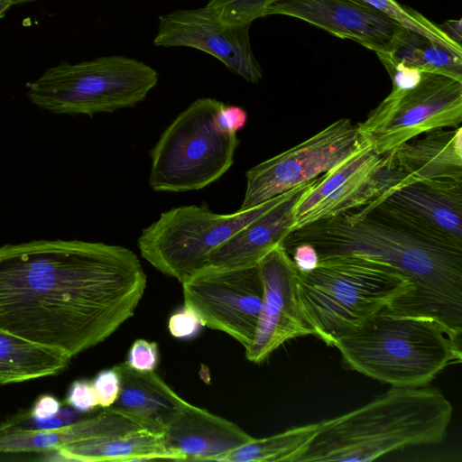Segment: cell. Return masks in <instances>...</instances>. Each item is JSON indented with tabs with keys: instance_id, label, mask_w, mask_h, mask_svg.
<instances>
[{
	"instance_id": "1",
	"label": "cell",
	"mask_w": 462,
	"mask_h": 462,
	"mask_svg": "<svg viewBox=\"0 0 462 462\" xmlns=\"http://www.w3.org/2000/svg\"><path fill=\"white\" fill-rule=\"evenodd\" d=\"M146 274L130 249L36 240L0 247V330L71 358L106 340L143 298Z\"/></svg>"
},
{
	"instance_id": "2",
	"label": "cell",
	"mask_w": 462,
	"mask_h": 462,
	"mask_svg": "<svg viewBox=\"0 0 462 462\" xmlns=\"http://www.w3.org/2000/svg\"><path fill=\"white\" fill-rule=\"evenodd\" d=\"M300 243L312 245L319 259L358 255L393 266L411 287L385 309L431 319L461 342L462 241L374 199L290 232L282 246L287 251Z\"/></svg>"
},
{
	"instance_id": "3",
	"label": "cell",
	"mask_w": 462,
	"mask_h": 462,
	"mask_svg": "<svg viewBox=\"0 0 462 462\" xmlns=\"http://www.w3.org/2000/svg\"><path fill=\"white\" fill-rule=\"evenodd\" d=\"M452 411L437 388L391 386L367 404L319 422L297 462H366L410 446L438 444Z\"/></svg>"
},
{
	"instance_id": "4",
	"label": "cell",
	"mask_w": 462,
	"mask_h": 462,
	"mask_svg": "<svg viewBox=\"0 0 462 462\" xmlns=\"http://www.w3.org/2000/svg\"><path fill=\"white\" fill-rule=\"evenodd\" d=\"M346 367L393 387L427 386L462 361L461 342L428 318L399 316L385 308L333 345Z\"/></svg>"
},
{
	"instance_id": "5",
	"label": "cell",
	"mask_w": 462,
	"mask_h": 462,
	"mask_svg": "<svg viewBox=\"0 0 462 462\" xmlns=\"http://www.w3.org/2000/svg\"><path fill=\"white\" fill-rule=\"evenodd\" d=\"M410 283L393 266L358 255L319 259L310 273L298 272L300 313L327 346L405 296Z\"/></svg>"
},
{
	"instance_id": "6",
	"label": "cell",
	"mask_w": 462,
	"mask_h": 462,
	"mask_svg": "<svg viewBox=\"0 0 462 462\" xmlns=\"http://www.w3.org/2000/svg\"><path fill=\"white\" fill-rule=\"evenodd\" d=\"M158 82L157 71L135 59L103 56L48 68L27 84L36 106L59 115L112 113L142 102Z\"/></svg>"
},
{
	"instance_id": "7",
	"label": "cell",
	"mask_w": 462,
	"mask_h": 462,
	"mask_svg": "<svg viewBox=\"0 0 462 462\" xmlns=\"http://www.w3.org/2000/svg\"><path fill=\"white\" fill-rule=\"evenodd\" d=\"M224 105L214 98H199L162 132L150 152L149 184L154 190L201 189L230 169L239 139L217 123L216 115Z\"/></svg>"
},
{
	"instance_id": "8",
	"label": "cell",
	"mask_w": 462,
	"mask_h": 462,
	"mask_svg": "<svg viewBox=\"0 0 462 462\" xmlns=\"http://www.w3.org/2000/svg\"><path fill=\"white\" fill-rule=\"evenodd\" d=\"M291 190L257 207L231 214L215 213L207 204L173 208L142 231L138 248L143 258L156 270L182 282L208 265L213 250L284 199Z\"/></svg>"
},
{
	"instance_id": "9",
	"label": "cell",
	"mask_w": 462,
	"mask_h": 462,
	"mask_svg": "<svg viewBox=\"0 0 462 462\" xmlns=\"http://www.w3.org/2000/svg\"><path fill=\"white\" fill-rule=\"evenodd\" d=\"M462 81L423 72L413 88L390 94L373 109L357 130L371 138L374 151L384 154L426 132L460 126Z\"/></svg>"
},
{
	"instance_id": "10",
	"label": "cell",
	"mask_w": 462,
	"mask_h": 462,
	"mask_svg": "<svg viewBox=\"0 0 462 462\" xmlns=\"http://www.w3.org/2000/svg\"><path fill=\"white\" fill-rule=\"evenodd\" d=\"M371 143L350 119L333 122L300 143L249 169L238 210L257 207L314 180Z\"/></svg>"
},
{
	"instance_id": "11",
	"label": "cell",
	"mask_w": 462,
	"mask_h": 462,
	"mask_svg": "<svg viewBox=\"0 0 462 462\" xmlns=\"http://www.w3.org/2000/svg\"><path fill=\"white\" fill-rule=\"evenodd\" d=\"M408 177L371 143L317 178L302 193L295 206L292 231L382 199Z\"/></svg>"
},
{
	"instance_id": "12",
	"label": "cell",
	"mask_w": 462,
	"mask_h": 462,
	"mask_svg": "<svg viewBox=\"0 0 462 462\" xmlns=\"http://www.w3.org/2000/svg\"><path fill=\"white\" fill-rule=\"evenodd\" d=\"M181 283L184 306L199 317L203 327L229 335L245 349L251 345L263 295L258 263L207 265Z\"/></svg>"
},
{
	"instance_id": "13",
	"label": "cell",
	"mask_w": 462,
	"mask_h": 462,
	"mask_svg": "<svg viewBox=\"0 0 462 462\" xmlns=\"http://www.w3.org/2000/svg\"><path fill=\"white\" fill-rule=\"evenodd\" d=\"M250 25L219 22L207 7L177 10L159 17L153 42L163 47H189L220 60L247 82L257 83L262 69L250 43Z\"/></svg>"
},
{
	"instance_id": "14",
	"label": "cell",
	"mask_w": 462,
	"mask_h": 462,
	"mask_svg": "<svg viewBox=\"0 0 462 462\" xmlns=\"http://www.w3.org/2000/svg\"><path fill=\"white\" fill-rule=\"evenodd\" d=\"M258 265L263 285L262 309L253 341L245 349L247 360L256 364L285 342L313 335L298 305V271L287 251L278 245Z\"/></svg>"
},
{
	"instance_id": "15",
	"label": "cell",
	"mask_w": 462,
	"mask_h": 462,
	"mask_svg": "<svg viewBox=\"0 0 462 462\" xmlns=\"http://www.w3.org/2000/svg\"><path fill=\"white\" fill-rule=\"evenodd\" d=\"M272 14L300 19L377 56L391 55L405 29L365 0H274L264 16Z\"/></svg>"
},
{
	"instance_id": "16",
	"label": "cell",
	"mask_w": 462,
	"mask_h": 462,
	"mask_svg": "<svg viewBox=\"0 0 462 462\" xmlns=\"http://www.w3.org/2000/svg\"><path fill=\"white\" fill-rule=\"evenodd\" d=\"M88 438L55 450L65 461L180 460L166 445L164 432L155 430L137 418L111 406L91 416Z\"/></svg>"
},
{
	"instance_id": "17",
	"label": "cell",
	"mask_w": 462,
	"mask_h": 462,
	"mask_svg": "<svg viewBox=\"0 0 462 462\" xmlns=\"http://www.w3.org/2000/svg\"><path fill=\"white\" fill-rule=\"evenodd\" d=\"M164 439L180 460L219 461L253 437L234 422L187 402L164 430Z\"/></svg>"
},
{
	"instance_id": "18",
	"label": "cell",
	"mask_w": 462,
	"mask_h": 462,
	"mask_svg": "<svg viewBox=\"0 0 462 462\" xmlns=\"http://www.w3.org/2000/svg\"><path fill=\"white\" fill-rule=\"evenodd\" d=\"M315 180L292 189L284 199L233 234L210 253L208 265L236 267L258 263L267 253L282 245L292 231L298 200Z\"/></svg>"
},
{
	"instance_id": "19",
	"label": "cell",
	"mask_w": 462,
	"mask_h": 462,
	"mask_svg": "<svg viewBox=\"0 0 462 462\" xmlns=\"http://www.w3.org/2000/svg\"><path fill=\"white\" fill-rule=\"evenodd\" d=\"M378 199L396 206L462 241L461 181L450 179L417 180L402 184Z\"/></svg>"
},
{
	"instance_id": "20",
	"label": "cell",
	"mask_w": 462,
	"mask_h": 462,
	"mask_svg": "<svg viewBox=\"0 0 462 462\" xmlns=\"http://www.w3.org/2000/svg\"><path fill=\"white\" fill-rule=\"evenodd\" d=\"M413 181L450 179L462 182V127L434 129L386 152Z\"/></svg>"
},
{
	"instance_id": "21",
	"label": "cell",
	"mask_w": 462,
	"mask_h": 462,
	"mask_svg": "<svg viewBox=\"0 0 462 462\" xmlns=\"http://www.w3.org/2000/svg\"><path fill=\"white\" fill-rule=\"evenodd\" d=\"M121 378V389L113 405L164 432L166 427L188 402L173 391L155 371L139 372L120 363L115 365Z\"/></svg>"
},
{
	"instance_id": "22",
	"label": "cell",
	"mask_w": 462,
	"mask_h": 462,
	"mask_svg": "<svg viewBox=\"0 0 462 462\" xmlns=\"http://www.w3.org/2000/svg\"><path fill=\"white\" fill-rule=\"evenodd\" d=\"M70 360L58 349L0 330V385L57 374Z\"/></svg>"
},
{
	"instance_id": "23",
	"label": "cell",
	"mask_w": 462,
	"mask_h": 462,
	"mask_svg": "<svg viewBox=\"0 0 462 462\" xmlns=\"http://www.w3.org/2000/svg\"><path fill=\"white\" fill-rule=\"evenodd\" d=\"M319 429V422L294 427L283 432L251 439L224 456L221 462H273L297 460L308 449Z\"/></svg>"
},
{
	"instance_id": "24",
	"label": "cell",
	"mask_w": 462,
	"mask_h": 462,
	"mask_svg": "<svg viewBox=\"0 0 462 462\" xmlns=\"http://www.w3.org/2000/svg\"><path fill=\"white\" fill-rule=\"evenodd\" d=\"M391 55L423 72L443 74L462 81V57L407 29Z\"/></svg>"
},
{
	"instance_id": "25",
	"label": "cell",
	"mask_w": 462,
	"mask_h": 462,
	"mask_svg": "<svg viewBox=\"0 0 462 462\" xmlns=\"http://www.w3.org/2000/svg\"><path fill=\"white\" fill-rule=\"evenodd\" d=\"M405 29L444 47L462 57V47L449 38L439 25L419 12L400 5L396 0H365Z\"/></svg>"
},
{
	"instance_id": "26",
	"label": "cell",
	"mask_w": 462,
	"mask_h": 462,
	"mask_svg": "<svg viewBox=\"0 0 462 462\" xmlns=\"http://www.w3.org/2000/svg\"><path fill=\"white\" fill-rule=\"evenodd\" d=\"M274 0H208L206 6L216 18L231 26L251 25L264 16L266 9Z\"/></svg>"
},
{
	"instance_id": "27",
	"label": "cell",
	"mask_w": 462,
	"mask_h": 462,
	"mask_svg": "<svg viewBox=\"0 0 462 462\" xmlns=\"http://www.w3.org/2000/svg\"><path fill=\"white\" fill-rule=\"evenodd\" d=\"M86 416H88V413L79 411L66 405L61 406L56 415L46 420H36L31 418L27 411H20L0 425L20 430H47L71 424Z\"/></svg>"
},
{
	"instance_id": "28",
	"label": "cell",
	"mask_w": 462,
	"mask_h": 462,
	"mask_svg": "<svg viewBox=\"0 0 462 462\" xmlns=\"http://www.w3.org/2000/svg\"><path fill=\"white\" fill-rule=\"evenodd\" d=\"M125 363L139 372L154 371L159 363L158 344L143 338L136 339L128 351Z\"/></svg>"
},
{
	"instance_id": "29",
	"label": "cell",
	"mask_w": 462,
	"mask_h": 462,
	"mask_svg": "<svg viewBox=\"0 0 462 462\" xmlns=\"http://www.w3.org/2000/svg\"><path fill=\"white\" fill-rule=\"evenodd\" d=\"M92 384L100 407L105 409L115 404L121 389L120 374L115 366L100 371Z\"/></svg>"
},
{
	"instance_id": "30",
	"label": "cell",
	"mask_w": 462,
	"mask_h": 462,
	"mask_svg": "<svg viewBox=\"0 0 462 462\" xmlns=\"http://www.w3.org/2000/svg\"><path fill=\"white\" fill-rule=\"evenodd\" d=\"M203 327L199 317L186 306L174 311L168 320L170 334L178 339L195 337Z\"/></svg>"
},
{
	"instance_id": "31",
	"label": "cell",
	"mask_w": 462,
	"mask_h": 462,
	"mask_svg": "<svg viewBox=\"0 0 462 462\" xmlns=\"http://www.w3.org/2000/svg\"><path fill=\"white\" fill-rule=\"evenodd\" d=\"M65 402L67 405L85 413L99 406L92 382L85 379L77 380L71 383Z\"/></svg>"
},
{
	"instance_id": "32",
	"label": "cell",
	"mask_w": 462,
	"mask_h": 462,
	"mask_svg": "<svg viewBox=\"0 0 462 462\" xmlns=\"http://www.w3.org/2000/svg\"><path fill=\"white\" fill-rule=\"evenodd\" d=\"M216 120L222 131L236 134L245 125L247 122V113L240 106H226L225 104L217 111Z\"/></svg>"
},
{
	"instance_id": "33",
	"label": "cell",
	"mask_w": 462,
	"mask_h": 462,
	"mask_svg": "<svg viewBox=\"0 0 462 462\" xmlns=\"http://www.w3.org/2000/svg\"><path fill=\"white\" fill-rule=\"evenodd\" d=\"M287 253L300 273H310L315 270L319 262L315 247L309 243L298 244L287 250Z\"/></svg>"
},
{
	"instance_id": "34",
	"label": "cell",
	"mask_w": 462,
	"mask_h": 462,
	"mask_svg": "<svg viewBox=\"0 0 462 462\" xmlns=\"http://www.w3.org/2000/svg\"><path fill=\"white\" fill-rule=\"evenodd\" d=\"M60 408L61 403L58 398L51 394H43L35 401L27 413L31 418L46 420L56 415Z\"/></svg>"
},
{
	"instance_id": "35",
	"label": "cell",
	"mask_w": 462,
	"mask_h": 462,
	"mask_svg": "<svg viewBox=\"0 0 462 462\" xmlns=\"http://www.w3.org/2000/svg\"><path fill=\"white\" fill-rule=\"evenodd\" d=\"M439 26L449 38L461 44V20H448Z\"/></svg>"
},
{
	"instance_id": "36",
	"label": "cell",
	"mask_w": 462,
	"mask_h": 462,
	"mask_svg": "<svg viewBox=\"0 0 462 462\" xmlns=\"http://www.w3.org/2000/svg\"><path fill=\"white\" fill-rule=\"evenodd\" d=\"M12 5L6 0H0V19L3 18Z\"/></svg>"
},
{
	"instance_id": "37",
	"label": "cell",
	"mask_w": 462,
	"mask_h": 462,
	"mask_svg": "<svg viewBox=\"0 0 462 462\" xmlns=\"http://www.w3.org/2000/svg\"><path fill=\"white\" fill-rule=\"evenodd\" d=\"M6 1L9 2L12 5H21V4H24V3H28V2L38 1V0H6Z\"/></svg>"
}]
</instances>
